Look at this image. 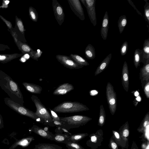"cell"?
<instances>
[{
  "label": "cell",
  "instance_id": "7dc6e473",
  "mask_svg": "<svg viewBox=\"0 0 149 149\" xmlns=\"http://www.w3.org/2000/svg\"><path fill=\"white\" fill-rule=\"evenodd\" d=\"M149 141L143 142L141 145L142 149H149Z\"/></svg>",
  "mask_w": 149,
  "mask_h": 149
},
{
  "label": "cell",
  "instance_id": "f546056e",
  "mask_svg": "<svg viewBox=\"0 0 149 149\" xmlns=\"http://www.w3.org/2000/svg\"><path fill=\"white\" fill-rule=\"evenodd\" d=\"M88 135L87 133H79L69 135V141L78 142Z\"/></svg>",
  "mask_w": 149,
  "mask_h": 149
},
{
  "label": "cell",
  "instance_id": "44dd1931",
  "mask_svg": "<svg viewBox=\"0 0 149 149\" xmlns=\"http://www.w3.org/2000/svg\"><path fill=\"white\" fill-rule=\"evenodd\" d=\"M141 54V62L145 64L149 59V38L145 40L143 43Z\"/></svg>",
  "mask_w": 149,
  "mask_h": 149
},
{
  "label": "cell",
  "instance_id": "d6a6232c",
  "mask_svg": "<svg viewBox=\"0 0 149 149\" xmlns=\"http://www.w3.org/2000/svg\"><path fill=\"white\" fill-rule=\"evenodd\" d=\"M142 51V49H136L134 51V63L136 68L140 65Z\"/></svg>",
  "mask_w": 149,
  "mask_h": 149
},
{
  "label": "cell",
  "instance_id": "836d02e7",
  "mask_svg": "<svg viewBox=\"0 0 149 149\" xmlns=\"http://www.w3.org/2000/svg\"><path fill=\"white\" fill-rule=\"evenodd\" d=\"M29 13L30 19L34 22H37L38 16L36 10L33 7L30 6L29 8Z\"/></svg>",
  "mask_w": 149,
  "mask_h": 149
},
{
  "label": "cell",
  "instance_id": "f35d334b",
  "mask_svg": "<svg viewBox=\"0 0 149 149\" xmlns=\"http://www.w3.org/2000/svg\"><path fill=\"white\" fill-rule=\"evenodd\" d=\"M0 18L4 22L6 25L8 31L10 32L12 31L13 29L12 23L9 21L7 20L2 16L0 15Z\"/></svg>",
  "mask_w": 149,
  "mask_h": 149
},
{
  "label": "cell",
  "instance_id": "83f0119b",
  "mask_svg": "<svg viewBox=\"0 0 149 149\" xmlns=\"http://www.w3.org/2000/svg\"><path fill=\"white\" fill-rule=\"evenodd\" d=\"M84 52L85 56L88 59H93L95 57V49L91 44H88L86 47Z\"/></svg>",
  "mask_w": 149,
  "mask_h": 149
},
{
  "label": "cell",
  "instance_id": "ffe728a7",
  "mask_svg": "<svg viewBox=\"0 0 149 149\" xmlns=\"http://www.w3.org/2000/svg\"><path fill=\"white\" fill-rule=\"evenodd\" d=\"M22 53H13L10 54H0V62L5 63L8 62L13 59L23 56Z\"/></svg>",
  "mask_w": 149,
  "mask_h": 149
},
{
  "label": "cell",
  "instance_id": "9c48e42d",
  "mask_svg": "<svg viewBox=\"0 0 149 149\" xmlns=\"http://www.w3.org/2000/svg\"><path fill=\"white\" fill-rule=\"evenodd\" d=\"M70 7L73 12L81 20L85 19L83 9L79 0H68Z\"/></svg>",
  "mask_w": 149,
  "mask_h": 149
},
{
  "label": "cell",
  "instance_id": "74e56055",
  "mask_svg": "<svg viewBox=\"0 0 149 149\" xmlns=\"http://www.w3.org/2000/svg\"><path fill=\"white\" fill-rule=\"evenodd\" d=\"M42 53V52L40 49H38L36 51L34 50L32 55L30 56V58L38 61V58L41 56Z\"/></svg>",
  "mask_w": 149,
  "mask_h": 149
},
{
  "label": "cell",
  "instance_id": "3957f363",
  "mask_svg": "<svg viewBox=\"0 0 149 149\" xmlns=\"http://www.w3.org/2000/svg\"><path fill=\"white\" fill-rule=\"evenodd\" d=\"M5 103L10 108L18 113L30 118L38 123H44V122L36 114L35 112L31 111L16 103L8 98L5 99Z\"/></svg>",
  "mask_w": 149,
  "mask_h": 149
},
{
  "label": "cell",
  "instance_id": "f907efd6",
  "mask_svg": "<svg viewBox=\"0 0 149 149\" xmlns=\"http://www.w3.org/2000/svg\"><path fill=\"white\" fill-rule=\"evenodd\" d=\"M138 99H140V97H138ZM137 100H138V101H140V100H139V99H138Z\"/></svg>",
  "mask_w": 149,
  "mask_h": 149
},
{
  "label": "cell",
  "instance_id": "f5cc1de1",
  "mask_svg": "<svg viewBox=\"0 0 149 149\" xmlns=\"http://www.w3.org/2000/svg\"></svg>",
  "mask_w": 149,
  "mask_h": 149
},
{
  "label": "cell",
  "instance_id": "681fc988",
  "mask_svg": "<svg viewBox=\"0 0 149 149\" xmlns=\"http://www.w3.org/2000/svg\"><path fill=\"white\" fill-rule=\"evenodd\" d=\"M80 1L82 3L84 6L86 7V3L85 0H80Z\"/></svg>",
  "mask_w": 149,
  "mask_h": 149
},
{
  "label": "cell",
  "instance_id": "5b68a950",
  "mask_svg": "<svg viewBox=\"0 0 149 149\" xmlns=\"http://www.w3.org/2000/svg\"><path fill=\"white\" fill-rule=\"evenodd\" d=\"M106 93L109 111L111 114L113 115L116 110L117 99L113 87L110 82L107 83Z\"/></svg>",
  "mask_w": 149,
  "mask_h": 149
},
{
  "label": "cell",
  "instance_id": "52a82bcc",
  "mask_svg": "<svg viewBox=\"0 0 149 149\" xmlns=\"http://www.w3.org/2000/svg\"><path fill=\"white\" fill-rule=\"evenodd\" d=\"M58 61L64 66L70 69H78L83 66L77 63L69 56L62 55H57L56 56Z\"/></svg>",
  "mask_w": 149,
  "mask_h": 149
},
{
  "label": "cell",
  "instance_id": "8fae6325",
  "mask_svg": "<svg viewBox=\"0 0 149 149\" xmlns=\"http://www.w3.org/2000/svg\"><path fill=\"white\" fill-rule=\"evenodd\" d=\"M86 9L88 17L91 23L94 26L97 24V19L95 12L96 0H85Z\"/></svg>",
  "mask_w": 149,
  "mask_h": 149
},
{
  "label": "cell",
  "instance_id": "2e32d148",
  "mask_svg": "<svg viewBox=\"0 0 149 149\" xmlns=\"http://www.w3.org/2000/svg\"><path fill=\"white\" fill-rule=\"evenodd\" d=\"M127 149L129 145V137L130 133L128 122L127 121L121 126L118 131Z\"/></svg>",
  "mask_w": 149,
  "mask_h": 149
},
{
  "label": "cell",
  "instance_id": "f6af8a7d",
  "mask_svg": "<svg viewBox=\"0 0 149 149\" xmlns=\"http://www.w3.org/2000/svg\"><path fill=\"white\" fill-rule=\"evenodd\" d=\"M10 1L8 0H3L2 3V5L0 6V8H7L8 7V4Z\"/></svg>",
  "mask_w": 149,
  "mask_h": 149
},
{
  "label": "cell",
  "instance_id": "ab89813d",
  "mask_svg": "<svg viewBox=\"0 0 149 149\" xmlns=\"http://www.w3.org/2000/svg\"><path fill=\"white\" fill-rule=\"evenodd\" d=\"M108 146L110 149H118V146L112 136L110 139Z\"/></svg>",
  "mask_w": 149,
  "mask_h": 149
},
{
  "label": "cell",
  "instance_id": "9a60e30c",
  "mask_svg": "<svg viewBox=\"0 0 149 149\" xmlns=\"http://www.w3.org/2000/svg\"><path fill=\"white\" fill-rule=\"evenodd\" d=\"M31 131L43 138L54 141V134L36 125H33L31 128Z\"/></svg>",
  "mask_w": 149,
  "mask_h": 149
},
{
  "label": "cell",
  "instance_id": "d6986e66",
  "mask_svg": "<svg viewBox=\"0 0 149 149\" xmlns=\"http://www.w3.org/2000/svg\"><path fill=\"white\" fill-rule=\"evenodd\" d=\"M112 54H109L102 61L97 67L95 72V76H97L101 73L108 67L111 59Z\"/></svg>",
  "mask_w": 149,
  "mask_h": 149
},
{
  "label": "cell",
  "instance_id": "7a4b0ae2",
  "mask_svg": "<svg viewBox=\"0 0 149 149\" xmlns=\"http://www.w3.org/2000/svg\"><path fill=\"white\" fill-rule=\"evenodd\" d=\"M86 105L77 102L66 101L55 107L52 110L55 112L72 113L88 111Z\"/></svg>",
  "mask_w": 149,
  "mask_h": 149
},
{
  "label": "cell",
  "instance_id": "1f68e13d",
  "mask_svg": "<svg viewBox=\"0 0 149 149\" xmlns=\"http://www.w3.org/2000/svg\"><path fill=\"white\" fill-rule=\"evenodd\" d=\"M127 23V19L125 15L120 16L118 22V26L120 34L123 31Z\"/></svg>",
  "mask_w": 149,
  "mask_h": 149
},
{
  "label": "cell",
  "instance_id": "ee69618b",
  "mask_svg": "<svg viewBox=\"0 0 149 149\" xmlns=\"http://www.w3.org/2000/svg\"><path fill=\"white\" fill-rule=\"evenodd\" d=\"M129 3L134 8V9L136 10L137 13L139 15L142 16V15L141 13L136 8V6L133 3L131 0H127Z\"/></svg>",
  "mask_w": 149,
  "mask_h": 149
},
{
  "label": "cell",
  "instance_id": "6da1fadb",
  "mask_svg": "<svg viewBox=\"0 0 149 149\" xmlns=\"http://www.w3.org/2000/svg\"><path fill=\"white\" fill-rule=\"evenodd\" d=\"M63 124V127L68 130L85 125L92 119L87 116L76 115L65 117H59Z\"/></svg>",
  "mask_w": 149,
  "mask_h": 149
},
{
  "label": "cell",
  "instance_id": "8992f818",
  "mask_svg": "<svg viewBox=\"0 0 149 149\" xmlns=\"http://www.w3.org/2000/svg\"><path fill=\"white\" fill-rule=\"evenodd\" d=\"M103 131L102 129L97 130L89 136V139L87 141L86 144L91 149H97L101 146V143L104 138Z\"/></svg>",
  "mask_w": 149,
  "mask_h": 149
},
{
  "label": "cell",
  "instance_id": "e575fe53",
  "mask_svg": "<svg viewBox=\"0 0 149 149\" xmlns=\"http://www.w3.org/2000/svg\"><path fill=\"white\" fill-rule=\"evenodd\" d=\"M65 144L68 149H85L78 142L69 141Z\"/></svg>",
  "mask_w": 149,
  "mask_h": 149
},
{
  "label": "cell",
  "instance_id": "4dcf8cb0",
  "mask_svg": "<svg viewBox=\"0 0 149 149\" xmlns=\"http://www.w3.org/2000/svg\"><path fill=\"white\" fill-rule=\"evenodd\" d=\"M106 120V113L103 105L100 106V112L97 125L100 127L103 126L105 124Z\"/></svg>",
  "mask_w": 149,
  "mask_h": 149
},
{
  "label": "cell",
  "instance_id": "5bb4252c",
  "mask_svg": "<svg viewBox=\"0 0 149 149\" xmlns=\"http://www.w3.org/2000/svg\"><path fill=\"white\" fill-rule=\"evenodd\" d=\"M139 79L143 88L146 82L149 80V59H148L140 69Z\"/></svg>",
  "mask_w": 149,
  "mask_h": 149
},
{
  "label": "cell",
  "instance_id": "4316f807",
  "mask_svg": "<svg viewBox=\"0 0 149 149\" xmlns=\"http://www.w3.org/2000/svg\"><path fill=\"white\" fill-rule=\"evenodd\" d=\"M69 56L75 62L82 66L89 65L88 63L85 59L78 54H71Z\"/></svg>",
  "mask_w": 149,
  "mask_h": 149
},
{
  "label": "cell",
  "instance_id": "7402d4cb",
  "mask_svg": "<svg viewBox=\"0 0 149 149\" xmlns=\"http://www.w3.org/2000/svg\"><path fill=\"white\" fill-rule=\"evenodd\" d=\"M16 45L22 53L29 54L30 56L33 54L34 50L26 43H24L19 40Z\"/></svg>",
  "mask_w": 149,
  "mask_h": 149
},
{
  "label": "cell",
  "instance_id": "60d3db41",
  "mask_svg": "<svg viewBox=\"0 0 149 149\" xmlns=\"http://www.w3.org/2000/svg\"><path fill=\"white\" fill-rule=\"evenodd\" d=\"M141 138L143 142L149 141V127H148L145 131L142 133Z\"/></svg>",
  "mask_w": 149,
  "mask_h": 149
},
{
  "label": "cell",
  "instance_id": "e0dca14e",
  "mask_svg": "<svg viewBox=\"0 0 149 149\" xmlns=\"http://www.w3.org/2000/svg\"><path fill=\"white\" fill-rule=\"evenodd\" d=\"M73 85L68 83L59 85L54 91L53 94L55 95H65L74 89Z\"/></svg>",
  "mask_w": 149,
  "mask_h": 149
},
{
  "label": "cell",
  "instance_id": "ba28073f",
  "mask_svg": "<svg viewBox=\"0 0 149 149\" xmlns=\"http://www.w3.org/2000/svg\"><path fill=\"white\" fill-rule=\"evenodd\" d=\"M13 30L16 33L18 40L24 43H26L27 41L25 36L26 30L23 21L16 15L15 16V25Z\"/></svg>",
  "mask_w": 149,
  "mask_h": 149
},
{
  "label": "cell",
  "instance_id": "7bdbcfd3",
  "mask_svg": "<svg viewBox=\"0 0 149 149\" xmlns=\"http://www.w3.org/2000/svg\"><path fill=\"white\" fill-rule=\"evenodd\" d=\"M49 109L51 111V116L53 120H55L61 121L59 117H58L56 112L50 109Z\"/></svg>",
  "mask_w": 149,
  "mask_h": 149
},
{
  "label": "cell",
  "instance_id": "d590c367",
  "mask_svg": "<svg viewBox=\"0 0 149 149\" xmlns=\"http://www.w3.org/2000/svg\"><path fill=\"white\" fill-rule=\"evenodd\" d=\"M145 4L144 6V16L145 21L149 24V3L148 0H144Z\"/></svg>",
  "mask_w": 149,
  "mask_h": 149
},
{
  "label": "cell",
  "instance_id": "b9f144b4",
  "mask_svg": "<svg viewBox=\"0 0 149 149\" xmlns=\"http://www.w3.org/2000/svg\"><path fill=\"white\" fill-rule=\"evenodd\" d=\"M145 94L148 99L149 98V80L146 82L143 88Z\"/></svg>",
  "mask_w": 149,
  "mask_h": 149
},
{
  "label": "cell",
  "instance_id": "277c9868",
  "mask_svg": "<svg viewBox=\"0 0 149 149\" xmlns=\"http://www.w3.org/2000/svg\"><path fill=\"white\" fill-rule=\"evenodd\" d=\"M31 98L36 108L35 112L36 115L45 124H48L53 123V120L51 115L37 96L33 95Z\"/></svg>",
  "mask_w": 149,
  "mask_h": 149
},
{
  "label": "cell",
  "instance_id": "f1b7e54d",
  "mask_svg": "<svg viewBox=\"0 0 149 149\" xmlns=\"http://www.w3.org/2000/svg\"><path fill=\"white\" fill-rule=\"evenodd\" d=\"M62 147L54 144L42 143L36 145L33 149H62Z\"/></svg>",
  "mask_w": 149,
  "mask_h": 149
},
{
  "label": "cell",
  "instance_id": "cb8c5ba5",
  "mask_svg": "<svg viewBox=\"0 0 149 149\" xmlns=\"http://www.w3.org/2000/svg\"><path fill=\"white\" fill-rule=\"evenodd\" d=\"M112 133V136L118 146H120L122 149H127L118 131L113 130Z\"/></svg>",
  "mask_w": 149,
  "mask_h": 149
},
{
  "label": "cell",
  "instance_id": "8d00e7d4",
  "mask_svg": "<svg viewBox=\"0 0 149 149\" xmlns=\"http://www.w3.org/2000/svg\"><path fill=\"white\" fill-rule=\"evenodd\" d=\"M128 43L127 41H125L123 43L120 49V54L122 56H124L126 54L128 49Z\"/></svg>",
  "mask_w": 149,
  "mask_h": 149
},
{
  "label": "cell",
  "instance_id": "603a6c76",
  "mask_svg": "<svg viewBox=\"0 0 149 149\" xmlns=\"http://www.w3.org/2000/svg\"><path fill=\"white\" fill-rule=\"evenodd\" d=\"M22 84L28 91L33 93L40 94L42 90V87L38 85L27 82H23Z\"/></svg>",
  "mask_w": 149,
  "mask_h": 149
},
{
  "label": "cell",
  "instance_id": "30bf717a",
  "mask_svg": "<svg viewBox=\"0 0 149 149\" xmlns=\"http://www.w3.org/2000/svg\"><path fill=\"white\" fill-rule=\"evenodd\" d=\"M52 5L55 18L61 26L65 19V14L62 6L56 0H53Z\"/></svg>",
  "mask_w": 149,
  "mask_h": 149
},
{
  "label": "cell",
  "instance_id": "7c38bea8",
  "mask_svg": "<svg viewBox=\"0 0 149 149\" xmlns=\"http://www.w3.org/2000/svg\"><path fill=\"white\" fill-rule=\"evenodd\" d=\"M4 79L7 81V88L12 94L23 100L22 95L17 83L8 76H6Z\"/></svg>",
  "mask_w": 149,
  "mask_h": 149
},
{
  "label": "cell",
  "instance_id": "c3c4849f",
  "mask_svg": "<svg viewBox=\"0 0 149 149\" xmlns=\"http://www.w3.org/2000/svg\"><path fill=\"white\" fill-rule=\"evenodd\" d=\"M131 149H139L135 141H133L132 143Z\"/></svg>",
  "mask_w": 149,
  "mask_h": 149
},
{
  "label": "cell",
  "instance_id": "484cf974",
  "mask_svg": "<svg viewBox=\"0 0 149 149\" xmlns=\"http://www.w3.org/2000/svg\"><path fill=\"white\" fill-rule=\"evenodd\" d=\"M54 135V141L57 142L65 144L69 141L68 136L70 134H68L56 133Z\"/></svg>",
  "mask_w": 149,
  "mask_h": 149
},
{
  "label": "cell",
  "instance_id": "d4e9b609",
  "mask_svg": "<svg viewBox=\"0 0 149 149\" xmlns=\"http://www.w3.org/2000/svg\"><path fill=\"white\" fill-rule=\"evenodd\" d=\"M149 126V112L145 115L137 131L140 133H143Z\"/></svg>",
  "mask_w": 149,
  "mask_h": 149
},
{
  "label": "cell",
  "instance_id": "4fadbf2b",
  "mask_svg": "<svg viewBox=\"0 0 149 149\" xmlns=\"http://www.w3.org/2000/svg\"><path fill=\"white\" fill-rule=\"evenodd\" d=\"M121 82L124 89L128 92L129 88V73L128 65L126 61L124 62L123 66Z\"/></svg>",
  "mask_w": 149,
  "mask_h": 149
},
{
  "label": "cell",
  "instance_id": "ac0fdd59",
  "mask_svg": "<svg viewBox=\"0 0 149 149\" xmlns=\"http://www.w3.org/2000/svg\"><path fill=\"white\" fill-rule=\"evenodd\" d=\"M109 19L108 12L106 11L102 20L100 30L101 35L104 40H106L108 36Z\"/></svg>",
  "mask_w": 149,
  "mask_h": 149
},
{
  "label": "cell",
  "instance_id": "bcb514c9",
  "mask_svg": "<svg viewBox=\"0 0 149 149\" xmlns=\"http://www.w3.org/2000/svg\"><path fill=\"white\" fill-rule=\"evenodd\" d=\"M10 49V48L8 45L0 43V51Z\"/></svg>",
  "mask_w": 149,
  "mask_h": 149
},
{
  "label": "cell",
  "instance_id": "816d5d0a",
  "mask_svg": "<svg viewBox=\"0 0 149 149\" xmlns=\"http://www.w3.org/2000/svg\"></svg>",
  "mask_w": 149,
  "mask_h": 149
}]
</instances>
